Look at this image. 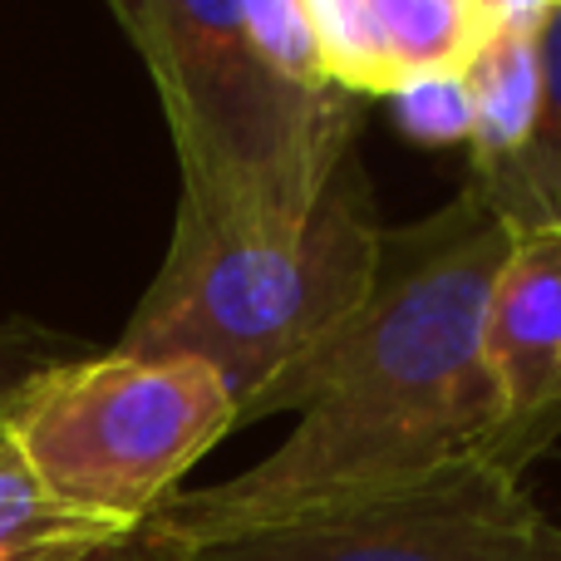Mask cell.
<instances>
[{
    "instance_id": "cell-1",
    "label": "cell",
    "mask_w": 561,
    "mask_h": 561,
    "mask_svg": "<svg viewBox=\"0 0 561 561\" xmlns=\"http://www.w3.org/2000/svg\"><path fill=\"white\" fill-rule=\"evenodd\" d=\"M507 247L513 232L468 187L428 222L385 232L365 310L242 419L296 409L290 438L227 483L168 497L158 533L193 547L414 483L463 458L503 463V399L483 355V320Z\"/></svg>"
},
{
    "instance_id": "cell-2",
    "label": "cell",
    "mask_w": 561,
    "mask_h": 561,
    "mask_svg": "<svg viewBox=\"0 0 561 561\" xmlns=\"http://www.w3.org/2000/svg\"><path fill=\"white\" fill-rule=\"evenodd\" d=\"M173 128L183 213L227 237H296L355 153L306 0H104Z\"/></svg>"
},
{
    "instance_id": "cell-3",
    "label": "cell",
    "mask_w": 561,
    "mask_h": 561,
    "mask_svg": "<svg viewBox=\"0 0 561 561\" xmlns=\"http://www.w3.org/2000/svg\"><path fill=\"white\" fill-rule=\"evenodd\" d=\"M379 266L385 227L359 153L335 168L296 237H227L178 207L163 266L114 350L213 365L242 428L256 399L306 369L365 310Z\"/></svg>"
},
{
    "instance_id": "cell-4",
    "label": "cell",
    "mask_w": 561,
    "mask_h": 561,
    "mask_svg": "<svg viewBox=\"0 0 561 561\" xmlns=\"http://www.w3.org/2000/svg\"><path fill=\"white\" fill-rule=\"evenodd\" d=\"M237 428V399L203 359L94 355L39 369L5 414V438L35 483L108 523H153Z\"/></svg>"
},
{
    "instance_id": "cell-5",
    "label": "cell",
    "mask_w": 561,
    "mask_h": 561,
    "mask_svg": "<svg viewBox=\"0 0 561 561\" xmlns=\"http://www.w3.org/2000/svg\"><path fill=\"white\" fill-rule=\"evenodd\" d=\"M178 561H561V523L527 497L523 473L463 458L414 483L178 547Z\"/></svg>"
},
{
    "instance_id": "cell-6",
    "label": "cell",
    "mask_w": 561,
    "mask_h": 561,
    "mask_svg": "<svg viewBox=\"0 0 561 561\" xmlns=\"http://www.w3.org/2000/svg\"><path fill=\"white\" fill-rule=\"evenodd\" d=\"M483 355L503 399V463L523 473L561 434V227L513 237L488 296Z\"/></svg>"
},
{
    "instance_id": "cell-7",
    "label": "cell",
    "mask_w": 561,
    "mask_h": 561,
    "mask_svg": "<svg viewBox=\"0 0 561 561\" xmlns=\"http://www.w3.org/2000/svg\"><path fill=\"white\" fill-rule=\"evenodd\" d=\"M306 15L330 79L355 99L463 69L483 39L473 0H306Z\"/></svg>"
},
{
    "instance_id": "cell-8",
    "label": "cell",
    "mask_w": 561,
    "mask_h": 561,
    "mask_svg": "<svg viewBox=\"0 0 561 561\" xmlns=\"http://www.w3.org/2000/svg\"><path fill=\"white\" fill-rule=\"evenodd\" d=\"M0 561H178L153 523H108L65 507L35 483L20 454L0 448Z\"/></svg>"
},
{
    "instance_id": "cell-9",
    "label": "cell",
    "mask_w": 561,
    "mask_h": 561,
    "mask_svg": "<svg viewBox=\"0 0 561 561\" xmlns=\"http://www.w3.org/2000/svg\"><path fill=\"white\" fill-rule=\"evenodd\" d=\"M542 59V108L513 158L493 168H473L468 193L497 217L513 237L561 227V0L537 30Z\"/></svg>"
},
{
    "instance_id": "cell-10",
    "label": "cell",
    "mask_w": 561,
    "mask_h": 561,
    "mask_svg": "<svg viewBox=\"0 0 561 561\" xmlns=\"http://www.w3.org/2000/svg\"><path fill=\"white\" fill-rule=\"evenodd\" d=\"M463 84L473 99V138H468L473 168H493L513 158L527 144L537 108H542L537 35H523V30L483 35L473 55L463 59Z\"/></svg>"
},
{
    "instance_id": "cell-11",
    "label": "cell",
    "mask_w": 561,
    "mask_h": 561,
    "mask_svg": "<svg viewBox=\"0 0 561 561\" xmlns=\"http://www.w3.org/2000/svg\"><path fill=\"white\" fill-rule=\"evenodd\" d=\"M389 104H394V124L414 144L444 148V144H468L473 138V99H468L463 69L409 79L404 89L389 94Z\"/></svg>"
},
{
    "instance_id": "cell-12",
    "label": "cell",
    "mask_w": 561,
    "mask_h": 561,
    "mask_svg": "<svg viewBox=\"0 0 561 561\" xmlns=\"http://www.w3.org/2000/svg\"><path fill=\"white\" fill-rule=\"evenodd\" d=\"M59 340L45 335L35 325H20V320H5L0 325V424H5L10 404L20 399V389L39 375V369L59 365Z\"/></svg>"
},
{
    "instance_id": "cell-13",
    "label": "cell",
    "mask_w": 561,
    "mask_h": 561,
    "mask_svg": "<svg viewBox=\"0 0 561 561\" xmlns=\"http://www.w3.org/2000/svg\"><path fill=\"white\" fill-rule=\"evenodd\" d=\"M552 5L557 0H473L483 35H493V30H523V35H537L542 20L552 15Z\"/></svg>"
},
{
    "instance_id": "cell-14",
    "label": "cell",
    "mask_w": 561,
    "mask_h": 561,
    "mask_svg": "<svg viewBox=\"0 0 561 561\" xmlns=\"http://www.w3.org/2000/svg\"><path fill=\"white\" fill-rule=\"evenodd\" d=\"M0 448H5V424H0Z\"/></svg>"
}]
</instances>
